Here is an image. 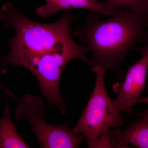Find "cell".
<instances>
[{
	"instance_id": "obj_1",
	"label": "cell",
	"mask_w": 148,
	"mask_h": 148,
	"mask_svg": "<svg viewBox=\"0 0 148 148\" xmlns=\"http://www.w3.org/2000/svg\"><path fill=\"white\" fill-rule=\"evenodd\" d=\"M70 10L61 18L50 24L36 22L18 11L10 3L0 9V20L6 29L15 31L8 41L9 53L0 58L1 71L5 73L8 66L29 70L46 57L56 53L84 49L86 46L75 42L71 26L75 19Z\"/></svg>"
},
{
	"instance_id": "obj_2",
	"label": "cell",
	"mask_w": 148,
	"mask_h": 148,
	"mask_svg": "<svg viewBox=\"0 0 148 148\" xmlns=\"http://www.w3.org/2000/svg\"><path fill=\"white\" fill-rule=\"evenodd\" d=\"M93 14L73 34L92 51L90 65L118 71L132 47L141 42L148 45V22L144 14L117 8L105 20Z\"/></svg>"
},
{
	"instance_id": "obj_3",
	"label": "cell",
	"mask_w": 148,
	"mask_h": 148,
	"mask_svg": "<svg viewBox=\"0 0 148 148\" xmlns=\"http://www.w3.org/2000/svg\"><path fill=\"white\" fill-rule=\"evenodd\" d=\"M96 74L95 86L91 97L73 130L82 134L89 147L108 145L109 130L119 127L124 120L114 110L105 85L104 77L107 71L99 66H92ZM109 145H110L109 144Z\"/></svg>"
},
{
	"instance_id": "obj_4",
	"label": "cell",
	"mask_w": 148,
	"mask_h": 148,
	"mask_svg": "<svg viewBox=\"0 0 148 148\" xmlns=\"http://www.w3.org/2000/svg\"><path fill=\"white\" fill-rule=\"evenodd\" d=\"M17 102L15 119L29 123L40 147L77 148L86 140L83 135L74 132L66 123L53 125L47 122L46 110L41 97L27 94Z\"/></svg>"
},
{
	"instance_id": "obj_5",
	"label": "cell",
	"mask_w": 148,
	"mask_h": 148,
	"mask_svg": "<svg viewBox=\"0 0 148 148\" xmlns=\"http://www.w3.org/2000/svg\"><path fill=\"white\" fill-rule=\"evenodd\" d=\"M135 49L141 53L142 58L130 67L120 87L118 96L112 100L116 112H126L129 116L134 113L133 107L145 89L148 70V45Z\"/></svg>"
},
{
	"instance_id": "obj_6",
	"label": "cell",
	"mask_w": 148,
	"mask_h": 148,
	"mask_svg": "<svg viewBox=\"0 0 148 148\" xmlns=\"http://www.w3.org/2000/svg\"><path fill=\"white\" fill-rule=\"evenodd\" d=\"M45 5L38 8L37 14L42 18L52 16L58 11L70 10L72 9H82L112 16L116 8L106 3H100L97 0H45Z\"/></svg>"
},
{
	"instance_id": "obj_7",
	"label": "cell",
	"mask_w": 148,
	"mask_h": 148,
	"mask_svg": "<svg viewBox=\"0 0 148 148\" xmlns=\"http://www.w3.org/2000/svg\"><path fill=\"white\" fill-rule=\"evenodd\" d=\"M109 138L111 146L116 147H125L130 144L138 148H148V118L141 117L125 129L111 130Z\"/></svg>"
},
{
	"instance_id": "obj_8",
	"label": "cell",
	"mask_w": 148,
	"mask_h": 148,
	"mask_svg": "<svg viewBox=\"0 0 148 148\" xmlns=\"http://www.w3.org/2000/svg\"><path fill=\"white\" fill-rule=\"evenodd\" d=\"M7 94H4V112L0 118V148H30L18 134L11 119Z\"/></svg>"
},
{
	"instance_id": "obj_9",
	"label": "cell",
	"mask_w": 148,
	"mask_h": 148,
	"mask_svg": "<svg viewBox=\"0 0 148 148\" xmlns=\"http://www.w3.org/2000/svg\"><path fill=\"white\" fill-rule=\"evenodd\" d=\"M104 3L116 8H122L145 14L148 0H104Z\"/></svg>"
},
{
	"instance_id": "obj_10",
	"label": "cell",
	"mask_w": 148,
	"mask_h": 148,
	"mask_svg": "<svg viewBox=\"0 0 148 148\" xmlns=\"http://www.w3.org/2000/svg\"><path fill=\"white\" fill-rule=\"evenodd\" d=\"M0 89H3L7 94H9L11 97H13L14 94L10 91L8 89L6 88L5 86L2 84L0 83Z\"/></svg>"
},
{
	"instance_id": "obj_11",
	"label": "cell",
	"mask_w": 148,
	"mask_h": 148,
	"mask_svg": "<svg viewBox=\"0 0 148 148\" xmlns=\"http://www.w3.org/2000/svg\"><path fill=\"white\" fill-rule=\"evenodd\" d=\"M141 103H145L148 105V95L145 97H141V98L140 97L137 101V104H141Z\"/></svg>"
},
{
	"instance_id": "obj_12",
	"label": "cell",
	"mask_w": 148,
	"mask_h": 148,
	"mask_svg": "<svg viewBox=\"0 0 148 148\" xmlns=\"http://www.w3.org/2000/svg\"><path fill=\"white\" fill-rule=\"evenodd\" d=\"M133 114L135 115L139 116L140 117H144L147 118H148V110H146L143 112L140 113H134Z\"/></svg>"
},
{
	"instance_id": "obj_13",
	"label": "cell",
	"mask_w": 148,
	"mask_h": 148,
	"mask_svg": "<svg viewBox=\"0 0 148 148\" xmlns=\"http://www.w3.org/2000/svg\"><path fill=\"white\" fill-rule=\"evenodd\" d=\"M145 15L146 17H147V21L148 22V5L147 6V9L145 11V14H144Z\"/></svg>"
}]
</instances>
